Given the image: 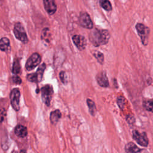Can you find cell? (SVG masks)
Instances as JSON below:
<instances>
[{"instance_id": "6da1fadb", "label": "cell", "mask_w": 153, "mask_h": 153, "mask_svg": "<svg viewBox=\"0 0 153 153\" xmlns=\"http://www.w3.org/2000/svg\"><path fill=\"white\" fill-rule=\"evenodd\" d=\"M110 38L108 30L105 29H95L89 35V39L93 45L98 47L106 44Z\"/></svg>"}, {"instance_id": "7a4b0ae2", "label": "cell", "mask_w": 153, "mask_h": 153, "mask_svg": "<svg viewBox=\"0 0 153 153\" xmlns=\"http://www.w3.org/2000/svg\"><path fill=\"white\" fill-rule=\"evenodd\" d=\"M13 32L16 38L21 42H23L24 44L28 42L26 32L24 27L20 22H17L15 24L13 29Z\"/></svg>"}, {"instance_id": "3957f363", "label": "cell", "mask_w": 153, "mask_h": 153, "mask_svg": "<svg viewBox=\"0 0 153 153\" xmlns=\"http://www.w3.org/2000/svg\"><path fill=\"white\" fill-rule=\"evenodd\" d=\"M41 97L43 102L49 106L50 105L52 95L53 94V89L51 85H45L41 88Z\"/></svg>"}, {"instance_id": "277c9868", "label": "cell", "mask_w": 153, "mask_h": 153, "mask_svg": "<svg viewBox=\"0 0 153 153\" xmlns=\"http://www.w3.org/2000/svg\"><path fill=\"white\" fill-rule=\"evenodd\" d=\"M136 29L139 36L141 38L142 44L145 45H147L148 42L149 29L142 23H137L136 25Z\"/></svg>"}, {"instance_id": "5b68a950", "label": "cell", "mask_w": 153, "mask_h": 153, "mask_svg": "<svg viewBox=\"0 0 153 153\" xmlns=\"http://www.w3.org/2000/svg\"><path fill=\"white\" fill-rule=\"evenodd\" d=\"M41 62V57L40 55L37 53H33L26 61L25 65L26 69L27 71H31L35 67L39 65Z\"/></svg>"}, {"instance_id": "8992f818", "label": "cell", "mask_w": 153, "mask_h": 153, "mask_svg": "<svg viewBox=\"0 0 153 153\" xmlns=\"http://www.w3.org/2000/svg\"><path fill=\"white\" fill-rule=\"evenodd\" d=\"M132 137L133 139L140 146L146 147L148 145L149 140L145 132L140 133L137 130H134L133 131Z\"/></svg>"}, {"instance_id": "52a82bcc", "label": "cell", "mask_w": 153, "mask_h": 153, "mask_svg": "<svg viewBox=\"0 0 153 153\" xmlns=\"http://www.w3.org/2000/svg\"><path fill=\"white\" fill-rule=\"evenodd\" d=\"M20 92L18 88H14L11 90L10 94L11 104L13 108L16 111H18L20 109Z\"/></svg>"}, {"instance_id": "ba28073f", "label": "cell", "mask_w": 153, "mask_h": 153, "mask_svg": "<svg viewBox=\"0 0 153 153\" xmlns=\"http://www.w3.org/2000/svg\"><path fill=\"white\" fill-rule=\"evenodd\" d=\"M79 25L86 29H91L93 27V23L89 16L86 12H81L79 17Z\"/></svg>"}, {"instance_id": "9c48e42d", "label": "cell", "mask_w": 153, "mask_h": 153, "mask_svg": "<svg viewBox=\"0 0 153 153\" xmlns=\"http://www.w3.org/2000/svg\"><path fill=\"white\" fill-rule=\"evenodd\" d=\"M72 41L79 50L85 49L87 45V41L84 36L79 35H75L72 36Z\"/></svg>"}, {"instance_id": "30bf717a", "label": "cell", "mask_w": 153, "mask_h": 153, "mask_svg": "<svg viewBox=\"0 0 153 153\" xmlns=\"http://www.w3.org/2000/svg\"><path fill=\"white\" fill-rule=\"evenodd\" d=\"M45 10L50 15H53L57 10V5L54 0H43Z\"/></svg>"}, {"instance_id": "8fae6325", "label": "cell", "mask_w": 153, "mask_h": 153, "mask_svg": "<svg viewBox=\"0 0 153 153\" xmlns=\"http://www.w3.org/2000/svg\"><path fill=\"white\" fill-rule=\"evenodd\" d=\"M96 79L100 86L103 87H108L109 86V81L105 72L99 73L96 76Z\"/></svg>"}, {"instance_id": "7c38bea8", "label": "cell", "mask_w": 153, "mask_h": 153, "mask_svg": "<svg viewBox=\"0 0 153 153\" xmlns=\"http://www.w3.org/2000/svg\"><path fill=\"white\" fill-rule=\"evenodd\" d=\"M14 133L19 137H25L27 134V128L22 125H18L14 128Z\"/></svg>"}, {"instance_id": "4fadbf2b", "label": "cell", "mask_w": 153, "mask_h": 153, "mask_svg": "<svg viewBox=\"0 0 153 153\" xmlns=\"http://www.w3.org/2000/svg\"><path fill=\"white\" fill-rule=\"evenodd\" d=\"M10 40L6 37L0 39V50L5 52H8L10 50Z\"/></svg>"}, {"instance_id": "5bb4252c", "label": "cell", "mask_w": 153, "mask_h": 153, "mask_svg": "<svg viewBox=\"0 0 153 153\" xmlns=\"http://www.w3.org/2000/svg\"><path fill=\"white\" fill-rule=\"evenodd\" d=\"M62 117V114L59 109L54 110L50 113V120L53 124H56Z\"/></svg>"}, {"instance_id": "9a60e30c", "label": "cell", "mask_w": 153, "mask_h": 153, "mask_svg": "<svg viewBox=\"0 0 153 153\" xmlns=\"http://www.w3.org/2000/svg\"><path fill=\"white\" fill-rule=\"evenodd\" d=\"M125 151L126 152H140L142 151L133 142H129L125 146Z\"/></svg>"}, {"instance_id": "2e32d148", "label": "cell", "mask_w": 153, "mask_h": 153, "mask_svg": "<svg viewBox=\"0 0 153 153\" xmlns=\"http://www.w3.org/2000/svg\"><path fill=\"white\" fill-rule=\"evenodd\" d=\"M143 106L148 111L153 112V100L151 99H145L143 100Z\"/></svg>"}, {"instance_id": "e0dca14e", "label": "cell", "mask_w": 153, "mask_h": 153, "mask_svg": "<svg viewBox=\"0 0 153 153\" xmlns=\"http://www.w3.org/2000/svg\"><path fill=\"white\" fill-rule=\"evenodd\" d=\"M45 68H46L45 64V63H42V64H41L39 66V68L37 69L36 72H35V75L36 76V78H37V79H38V82H39L42 80L43 74H44V71Z\"/></svg>"}, {"instance_id": "ac0fdd59", "label": "cell", "mask_w": 153, "mask_h": 153, "mask_svg": "<svg viewBox=\"0 0 153 153\" xmlns=\"http://www.w3.org/2000/svg\"><path fill=\"white\" fill-rule=\"evenodd\" d=\"M87 104L88 105V108L89 109V112L90 114L94 116L96 112V107L95 103L91 99H87Z\"/></svg>"}, {"instance_id": "d6986e66", "label": "cell", "mask_w": 153, "mask_h": 153, "mask_svg": "<svg viewBox=\"0 0 153 153\" xmlns=\"http://www.w3.org/2000/svg\"><path fill=\"white\" fill-rule=\"evenodd\" d=\"M93 56H94V57L96 59V60H97V62L100 63V64H103V62H104V56L103 54L102 53H101L99 51L97 50H95L93 51Z\"/></svg>"}, {"instance_id": "ffe728a7", "label": "cell", "mask_w": 153, "mask_h": 153, "mask_svg": "<svg viewBox=\"0 0 153 153\" xmlns=\"http://www.w3.org/2000/svg\"><path fill=\"white\" fill-rule=\"evenodd\" d=\"M100 5L107 11H110L112 10L111 4L108 0H100Z\"/></svg>"}, {"instance_id": "44dd1931", "label": "cell", "mask_w": 153, "mask_h": 153, "mask_svg": "<svg viewBox=\"0 0 153 153\" xmlns=\"http://www.w3.org/2000/svg\"><path fill=\"white\" fill-rule=\"evenodd\" d=\"M20 71V65L18 59H16L14 61L13 68H12V72L14 74H17Z\"/></svg>"}, {"instance_id": "7402d4cb", "label": "cell", "mask_w": 153, "mask_h": 153, "mask_svg": "<svg viewBox=\"0 0 153 153\" xmlns=\"http://www.w3.org/2000/svg\"><path fill=\"white\" fill-rule=\"evenodd\" d=\"M117 103L118 105V107L120 108V109L123 110L125 106V103H126L125 98L122 96H119L117 99Z\"/></svg>"}, {"instance_id": "603a6c76", "label": "cell", "mask_w": 153, "mask_h": 153, "mask_svg": "<svg viewBox=\"0 0 153 153\" xmlns=\"http://www.w3.org/2000/svg\"><path fill=\"white\" fill-rule=\"evenodd\" d=\"M50 36V30L48 28H44L43 30L42 31L41 33V38L42 39H44L45 41H48V37Z\"/></svg>"}, {"instance_id": "cb8c5ba5", "label": "cell", "mask_w": 153, "mask_h": 153, "mask_svg": "<svg viewBox=\"0 0 153 153\" xmlns=\"http://www.w3.org/2000/svg\"><path fill=\"white\" fill-rule=\"evenodd\" d=\"M27 79L32 82H38V79L36 78V76L35 73H32L29 74L27 75Z\"/></svg>"}, {"instance_id": "d4e9b609", "label": "cell", "mask_w": 153, "mask_h": 153, "mask_svg": "<svg viewBox=\"0 0 153 153\" xmlns=\"http://www.w3.org/2000/svg\"><path fill=\"white\" fill-rule=\"evenodd\" d=\"M59 78L63 84H66L67 82V77L66 75V73L64 71H61L59 73Z\"/></svg>"}, {"instance_id": "484cf974", "label": "cell", "mask_w": 153, "mask_h": 153, "mask_svg": "<svg viewBox=\"0 0 153 153\" xmlns=\"http://www.w3.org/2000/svg\"><path fill=\"white\" fill-rule=\"evenodd\" d=\"M7 112L4 108L0 109V123L4 121L5 117H6Z\"/></svg>"}, {"instance_id": "4316f807", "label": "cell", "mask_w": 153, "mask_h": 153, "mask_svg": "<svg viewBox=\"0 0 153 153\" xmlns=\"http://www.w3.org/2000/svg\"><path fill=\"white\" fill-rule=\"evenodd\" d=\"M12 81L13 83L16 84H20L22 83V79L21 78L18 76L17 75H14L12 76Z\"/></svg>"}, {"instance_id": "83f0119b", "label": "cell", "mask_w": 153, "mask_h": 153, "mask_svg": "<svg viewBox=\"0 0 153 153\" xmlns=\"http://www.w3.org/2000/svg\"><path fill=\"white\" fill-rule=\"evenodd\" d=\"M126 120L127 121V122L128 123V124H133L134 121V118L133 115H128V117L126 118Z\"/></svg>"}]
</instances>
